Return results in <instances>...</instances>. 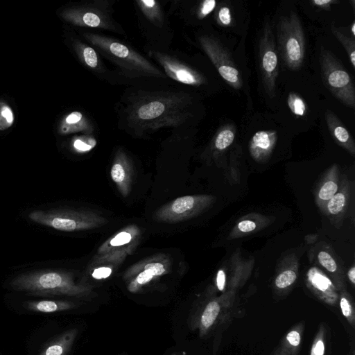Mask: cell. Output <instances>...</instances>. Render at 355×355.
<instances>
[{
    "mask_svg": "<svg viewBox=\"0 0 355 355\" xmlns=\"http://www.w3.org/2000/svg\"><path fill=\"white\" fill-rule=\"evenodd\" d=\"M331 30L345 48L353 68H355V41L354 37H350L342 33L334 24L331 26Z\"/></svg>",
    "mask_w": 355,
    "mask_h": 355,
    "instance_id": "18",
    "label": "cell"
},
{
    "mask_svg": "<svg viewBox=\"0 0 355 355\" xmlns=\"http://www.w3.org/2000/svg\"><path fill=\"white\" fill-rule=\"evenodd\" d=\"M14 121L11 108L5 104H0V130L8 128Z\"/></svg>",
    "mask_w": 355,
    "mask_h": 355,
    "instance_id": "25",
    "label": "cell"
},
{
    "mask_svg": "<svg viewBox=\"0 0 355 355\" xmlns=\"http://www.w3.org/2000/svg\"><path fill=\"white\" fill-rule=\"evenodd\" d=\"M217 287L220 291H223L225 284V274L223 270H219L216 277Z\"/></svg>",
    "mask_w": 355,
    "mask_h": 355,
    "instance_id": "40",
    "label": "cell"
},
{
    "mask_svg": "<svg viewBox=\"0 0 355 355\" xmlns=\"http://www.w3.org/2000/svg\"><path fill=\"white\" fill-rule=\"evenodd\" d=\"M112 273V269L109 267H99L93 271L92 277L96 279H101L108 277Z\"/></svg>",
    "mask_w": 355,
    "mask_h": 355,
    "instance_id": "35",
    "label": "cell"
},
{
    "mask_svg": "<svg viewBox=\"0 0 355 355\" xmlns=\"http://www.w3.org/2000/svg\"><path fill=\"white\" fill-rule=\"evenodd\" d=\"M159 60L168 75L178 82L199 85L204 81L202 76L190 67L163 55H160Z\"/></svg>",
    "mask_w": 355,
    "mask_h": 355,
    "instance_id": "9",
    "label": "cell"
},
{
    "mask_svg": "<svg viewBox=\"0 0 355 355\" xmlns=\"http://www.w3.org/2000/svg\"><path fill=\"white\" fill-rule=\"evenodd\" d=\"M324 350V343L322 340H318L313 347V352L314 355H323Z\"/></svg>",
    "mask_w": 355,
    "mask_h": 355,
    "instance_id": "41",
    "label": "cell"
},
{
    "mask_svg": "<svg viewBox=\"0 0 355 355\" xmlns=\"http://www.w3.org/2000/svg\"><path fill=\"white\" fill-rule=\"evenodd\" d=\"M154 277V275L150 270L144 269L128 285V291L130 292L137 291L141 286L148 284Z\"/></svg>",
    "mask_w": 355,
    "mask_h": 355,
    "instance_id": "24",
    "label": "cell"
},
{
    "mask_svg": "<svg viewBox=\"0 0 355 355\" xmlns=\"http://www.w3.org/2000/svg\"><path fill=\"white\" fill-rule=\"evenodd\" d=\"M352 36L353 37H354L355 36V21H353L352 24Z\"/></svg>",
    "mask_w": 355,
    "mask_h": 355,
    "instance_id": "43",
    "label": "cell"
},
{
    "mask_svg": "<svg viewBox=\"0 0 355 355\" xmlns=\"http://www.w3.org/2000/svg\"><path fill=\"white\" fill-rule=\"evenodd\" d=\"M217 20L221 25L227 26L232 23L230 10L227 6H221L217 12Z\"/></svg>",
    "mask_w": 355,
    "mask_h": 355,
    "instance_id": "31",
    "label": "cell"
},
{
    "mask_svg": "<svg viewBox=\"0 0 355 355\" xmlns=\"http://www.w3.org/2000/svg\"><path fill=\"white\" fill-rule=\"evenodd\" d=\"M132 238V235L128 232H121L110 241L112 247L121 246L128 243Z\"/></svg>",
    "mask_w": 355,
    "mask_h": 355,
    "instance_id": "30",
    "label": "cell"
},
{
    "mask_svg": "<svg viewBox=\"0 0 355 355\" xmlns=\"http://www.w3.org/2000/svg\"><path fill=\"white\" fill-rule=\"evenodd\" d=\"M320 65L322 80L331 94L343 104L355 107V88L350 75L340 62L321 46Z\"/></svg>",
    "mask_w": 355,
    "mask_h": 355,
    "instance_id": "4",
    "label": "cell"
},
{
    "mask_svg": "<svg viewBox=\"0 0 355 355\" xmlns=\"http://www.w3.org/2000/svg\"><path fill=\"white\" fill-rule=\"evenodd\" d=\"M220 312V305L217 302H210L204 309L201 316V326L204 329H208L215 322Z\"/></svg>",
    "mask_w": 355,
    "mask_h": 355,
    "instance_id": "19",
    "label": "cell"
},
{
    "mask_svg": "<svg viewBox=\"0 0 355 355\" xmlns=\"http://www.w3.org/2000/svg\"><path fill=\"white\" fill-rule=\"evenodd\" d=\"M96 145V141L92 142H85L80 138L74 140L73 143V148L79 152H85L91 150Z\"/></svg>",
    "mask_w": 355,
    "mask_h": 355,
    "instance_id": "32",
    "label": "cell"
},
{
    "mask_svg": "<svg viewBox=\"0 0 355 355\" xmlns=\"http://www.w3.org/2000/svg\"><path fill=\"white\" fill-rule=\"evenodd\" d=\"M288 105L291 111L296 116H303L306 112V104L296 93L291 92L288 96Z\"/></svg>",
    "mask_w": 355,
    "mask_h": 355,
    "instance_id": "21",
    "label": "cell"
},
{
    "mask_svg": "<svg viewBox=\"0 0 355 355\" xmlns=\"http://www.w3.org/2000/svg\"><path fill=\"white\" fill-rule=\"evenodd\" d=\"M328 128L338 144L346 148L350 152H354V144L350 132L346 129L336 115L329 110L324 114Z\"/></svg>",
    "mask_w": 355,
    "mask_h": 355,
    "instance_id": "10",
    "label": "cell"
},
{
    "mask_svg": "<svg viewBox=\"0 0 355 355\" xmlns=\"http://www.w3.org/2000/svg\"><path fill=\"white\" fill-rule=\"evenodd\" d=\"M63 16L66 19L74 24L92 28L103 26L104 22L100 15L91 10H87L83 12L67 11L65 12Z\"/></svg>",
    "mask_w": 355,
    "mask_h": 355,
    "instance_id": "16",
    "label": "cell"
},
{
    "mask_svg": "<svg viewBox=\"0 0 355 355\" xmlns=\"http://www.w3.org/2000/svg\"><path fill=\"white\" fill-rule=\"evenodd\" d=\"M320 263L329 272H334L337 269V264L334 258L327 252L320 251L318 255Z\"/></svg>",
    "mask_w": 355,
    "mask_h": 355,
    "instance_id": "29",
    "label": "cell"
},
{
    "mask_svg": "<svg viewBox=\"0 0 355 355\" xmlns=\"http://www.w3.org/2000/svg\"><path fill=\"white\" fill-rule=\"evenodd\" d=\"M348 277L349 280L354 284L355 283V268L352 267L348 272Z\"/></svg>",
    "mask_w": 355,
    "mask_h": 355,
    "instance_id": "42",
    "label": "cell"
},
{
    "mask_svg": "<svg viewBox=\"0 0 355 355\" xmlns=\"http://www.w3.org/2000/svg\"><path fill=\"white\" fill-rule=\"evenodd\" d=\"M10 289L35 295L82 297L89 288L75 283L72 275L58 270H42L17 275L8 283Z\"/></svg>",
    "mask_w": 355,
    "mask_h": 355,
    "instance_id": "1",
    "label": "cell"
},
{
    "mask_svg": "<svg viewBox=\"0 0 355 355\" xmlns=\"http://www.w3.org/2000/svg\"><path fill=\"white\" fill-rule=\"evenodd\" d=\"M28 217L37 224L64 232L93 228L105 221V218L92 213L67 209L35 210Z\"/></svg>",
    "mask_w": 355,
    "mask_h": 355,
    "instance_id": "3",
    "label": "cell"
},
{
    "mask_svg": "<svg viewBox=\"0 0 355 355\" xmlns=\"http://www.w3.org/2000/svg\"><path fill=\"white\" fill-rule=\"evenodd\" d=\"M166 104L164 100H148L137 107L135 112L136 117L143 121L156 120L167 110Z\"/></svg>",
    "mask_w": 355,
    "mask_h": 355,
    "instance_id": "14",
    "label": "cell"
},
{
    "mask_svg": "<svg viewBox=\"0 0 355 355\" xmlns=\"http://www.w3.org/2000/svg\"><path fill=\"white\" fill-rule=\"evenodd\" d=\"M277 31L278 49L285 65L291 70L299 69L305 56V38L298 15L291 12L282 16Z\"/></svg>",
    "mask_w": 355,
    "mask_h": 355,
    "instance_id": "2",
    "label": "cell"
},
{
    "mask_svg": "<svg viewBox=\"0 0 355 355\" xmlns=\"http://www.w3.org/2000/svg\"><path fill=\"white\" fill-rule=\"evenodd\" d=\"M202 205V197H179L161 207L155 214L158 221L176 223L187 220L196 214Z\"/></svg>",
    "mask_w": 355,
    "mask_h": 355,
    "instance_id": "8",
    "label": "cell"
},
{
    "mask_svg": "<svg viewBox=\"0 0 355 355\" xmlns=\"http://www.w3.org/2000/svg\"><path fill=\"white\" fill-rule=\"evenodd\" d=\"M88 40L101 49L110 58L121 64L132 69L159 74V71L153 67L144 58L131 50L126 45L99 35H88Z\"/></svg>",
    "mask_w": 355,
    "mask_h": 355,
    "instance_id": "6",
    "label": "cell"
},
{
    "mask_svg": "<svg viewBox=\"0 0 355 355\" xmlns=\"http://www.w3.org/2000/svg\"><path fill=\"white\" fill-rule=\"evenodd\" d=\"M216 3L214 0L204 1L199 10L200 17H204L209 15L214 9Z\"/></svg>",
    "mask_w": 355,
    "mask_h": 355,
    "instance_id": "34",
    "label": "cell"
},
{
    "mask_svg": "<svg viewBox=\"0 0 355 355\" xmlns=\"http://www.w3.org/2000/svg\"><path fill=\"white\" fill-rule=\"evenodd\" d=\"M76 334V329L64 332L46 344L37 355H67L73 345Z\"/></svg>",
    "mask_w": 355,
    "mask_h": 355,
    "instance_id": "11",
    "label": "cell"
},
{
    "mask_svg": "<svg viewBox=\"0 0 355 355\" xmlns=\"http://www.w3.org/2000/svg\"><path fill=\"white\" fill-rule=\"evenodd\" d=\"M77 51L82 60L88 67L96 68L98 66V58L93 48L85 45H78Z\"/></svg>",
    "mask_w": 355,
    "mask_h": 355,
    "instance_id": "20",
    "label": "cell"
},
{
    "mask_svg": "<svg viewBox=\"0 0 355 355\" xmlns=\"http://www.w3.org/2000/svg\"><path fill=\"white\" fill-rule=\"evenodd\" d=\"M311 3L320 8L324 9V10H329L331 8V5L333 3H338V1L336 0H313L311 1Z\"/></svg>",
    "mask_w": 355,
    "mask_h": 355,
    "instance_id": "37",
    "label": "cell"
},
{
    "mask_svg": "<svg viewBox=\"0 0 355 355\" xmlns=\"http://www.w3.org/2000/svg\"><path fill=\"white\" fill-rule=\"evenodd\" d=\"M296 278V273L293 270H286L276 277L275 284L279 288H284L291 285Z\"/></svg>",
    "mask_w": 355,
    "mask_h": 355,
    "instance_id": "27",
    "label": "cell"
},
{
    "mask_svg": "<svg viewBox=\"0 0 355 355\" xmlns=\"http://www.w3.org/2000/svg\"><path fill=\"white\" fill-rule=\"evenodd\" d=\"M309 277L311 284L321 291L325 292L331 286L329 279L322 274L315 271L314 268L310 270Z\"/></svg>",
    "mask_w": 355,
    "mask_h": 355,
    "instance_id": "23",
    "label": "cell"
},
{
    "mask_svg": "<svg viewBox=\"0 0 355 355\" xmlns=\"http://www.w3.org/2000/svg\"><path fill=\"white\" fill-rule=\"evenodd\" d=\"M22 305L25 309L29 311L42 313L64 311L75 306V304L71 302L51 300L26 301Z\"/></svg>",
    "mask_w": 355,
    "mask_h": 355,
    "instance_id": "12",
    "label": "cell"
},
{
    "mask_svg": "<svg viewBox=\"0 0 355 355\" xmlns=\"http://www.w3.org/2000/svg\"><path fill=\"white\" fill-rule=\"evenodd\" d=\"M340 308L342 310V313L345 317H349L351 315L352 309L351 306L345 297H342L340 300Z\"/></svg>",
    "mask_w": 355,
    "mask_h": 355,
    "instance_id": "39",
    "label": "cell"
},
{
    "mask_svg": "<svg viewBox=\"0 0 355 355\" xmlns=\"http://www.w3.org/2000/svg\"><path fill=\"white\" fill-rule=\"evenodd\" d=\"M238 228L239 230L243 232H249L254 230L256 228V224L254 222L245 220L241 221L238 225Z\"/></svg>",
    "mask_w": 355,
    "mask_h": 355,
    "instance_id": "36",
    "label": "cell"
},
{
    "mask_svg": "<svg viewBox=\"0 0 355 355\" xmlns=\"http://www.w3.org/2000/svg\"><path fill=\"white\" fill-rule=\"evenodd\" d=\"M338 190V185L334 181L326 182L319 191L318 196L323 200H329L336 193Z\"/></svg>",
    "mask_w": 355,
    "mask_h": 355,
    "instance_id": "28",
    "label": "cell"
},
{
    "mask_svg": "<svg viewBox=\"0 0 355 355\" xmlns=\"http://www.w3.org/2000/svg\"><path fill=\"white\" fill-rule=\"evenodd\" d=\"M277 140V132L272 130L257 132L250 141L251 150L254 155H260L268 153Z\"/></svg>",
    "mask_w": 355,
    "mask_h": 355,
    "instance_id": "15",
    "label": "cell"
},
{
    "mask_svg": "<svg viewBox=\"0 0 355 355\" xmlns=\"http://www.w3.org/2000/svg\"><path fill=\"white\" fill-rule=\"evenodd\" d=\"M144 269L150 270L155 277L159 276L166 272L165 266L159 262H151L144 266Z\"/></svg>",
    "mask_w": 355,
    "mask_h": 355,
    "instance_id": "33",
    "label": "cell"
},
{
    "mask_svg": "<svg viewBox=\"0 0 355 355\" xmlns=\"http://www.w3.org/2000/svg\"><path fill=\"white\" fill-rule=\"evenodd\" d=\"M200 42L212 63L225 81L235 89L243 85L241 73L227 51L215 38L202 36Z\"/></svg>",
    "mask_w": 355,
    "mask_h": 355,
    "instance_id": "7",
    "label": "cell"
},
{
    "mask_svg": "<svg viewBox=\"0 0 355 355\" xmlns=\"http://www.w3.org/2000/svg\"><path fill=\"white\" fill-rule=\"evenodd\" d=\"M345 202V195L343 193H337L329 200L327 209L331 214H337L343 209Z\"/></svg>",
    "mask_w": 355,
    "mask_h": 355,
    "instance_id": "26",
    "label": "cell"
},
{
    "mask_svg": "<svg viewBox=\"0 0 355 355\" xmlns=\"http://www.w3.org/2000/svg\"><path fill=\"white\" fill-rule=\"evenodd\" d=\"M83 119V114L78 111H74L69 114L62 121L60 127V132L69 133L73 132L76 128V125L78 124Z\"/></svg>",
    "mask_w": 355,
    "mask_h": 355,
    "instance_id": "22",
    "label": "cell"
},
{
    "mask_svg": "<svg viewBox=\"0 0 355 355\" xmlns=\"http://www.w3.org/2000/svg\"><path fill=\"white\" fill-rule=\"evenodd\" d=\"M258 57L264 90L270 98H274L278 76V59L274 34L268 21H265L259 40Z\"/></svg>",
    "mask_w": 355,
    "mask_h": 355,
    "instance_id": "5",
    "label": "cell"
},
{
    "mask_svg": "<svg viewBox=\"0 0 355 355\" xmlns=\"http://www.w3.org/2000/svg\"><path fill=\"white\" fill-rule=\"evenodd\" d=\"M110 175L112 180L116 184L123 196H126L130 186V168L127 161L121 155L113 164Z\"/></svg>",
    "mask_w": 355,
    "mask_h": 355,
    "instance_id": "13",
    "label": "cell"
},
{
    "mask_svg": "<svg viewBox=\"0 0 355 355\" xmlns=\"http://www.w3.org/2000/svg\"><path fill=\"white\" fill-rule=\"evenodd\" d=\"M287 340L293 346H297L300 343V335L296 331H291L287 335Z\"/></svg>",
    "mask_w": 355,
    "mask_h": 355,
    "instance_id": "38",
    "label": "cell"
},
{
    "mask_svg": "<svg viewBox=\"0 0 355 355\" xmlns=\"http://www.w3.org/2000/svg\"><path fill=\"white\" fill-rule=\"evenodd\" d=\"M235 128L232 124H226L220 128L214 139V146L219 150L229 147L233 142L235 137Z\"/></svg>",
    "mask_w": 355,
    "mask_h": 355,
    "instance_id": "17",
    "label": "cell"
}]
</instances>
